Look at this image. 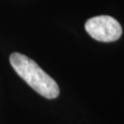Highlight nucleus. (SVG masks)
<instances>
[{"label": "nucleus", "instance_id": "2", "mask_svg": "<svg viewBox=\"0 0 124 124\" xmlns=\"http://www.w3.org/2000/svg\"><path fill=\"white\" fill-rule=\"evenodd\" d=\"M85 29L93 39L102 42H111L119 40L122 28L118 20L110 16H98L89 18Z\"/></svg>", "mask_w": 124, "mask_h": 124}, {"label": "nucleus", "instance_id": "1", "mask_svg": "<svg viewBox=\"0 0 124 124\" xmlns=\"http://www.w3.org/2000/svg\"><path fill=\"white\" fill-rule=\"evenodd\" d=\"M9 61L16 73L37 93L48 99L59 96L60 89L57 83L33 60L24 54L14 53L10 55Z\"/></svg>", "mask_w": 124, "mask_h": 124}]
</instances>
